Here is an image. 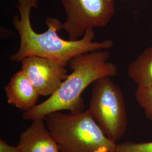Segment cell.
<instances>
[{
	"instance_id": "10",
	"label": "cell",
	"mask_w": 152,
	"mask_h": 152,
	"mask_svg": "<svg viewBox=\"0 0 152 152\" xmlns=\"http://www.w3.org/2000/svg\"><path fill=\"white\" fill-rule=\"evenodd\" d=\"M135 99L144 109V113L152 124V89L137 86L135 91Z\"/></svg>"
},
{
	"instance_id": "13",
	"label": "cell",
	"mask_w": 152,
	"mask_h": 152,
	"mask_svg": "<svg viewBox=\"0 0 152 152\" xmlns=\"http://www.w3.org/2000/svg\"></svg>"
},
{
	"instance_id": "2",
	"label": "cell",
	"mask_w": 152,
	"mask_h": 152,
	"mask_svg": "<svg viewBox=\"0 0 152 152\" xmlns=\"http://www.w3.org/2000/svg\"><path fill=\"white\" fill-rule=\"evenodd\" d=\"M109 57L108 50H100L72 58L68 63L72 73L60 87L44 102L24 112L23 118L34 121L45 119L48 114L58 111H83L85 103L81 95L84 90L98 79L113 77L118 73L117 66L109 61Z\"/></svg>"
},
{
	"instance_id": "3",
	"label": "cell",
	"mask_w": 152,
	"mask_h": 152,
	"mask_svg": "<svg viewBox=\"0 0 152 152\" xmlns=\"http://www.w3.org/2000/svg\"><path fill=\"white\" fill-rule=\"evenodd\" d=\"M44 120L61 152H115L117 143L105 135L87 110L55 112Z\"/></svg>"
},
{
	"instance_id": "11",
	"label": "cell",
	"mask_w": 152,
	"mask_h": 152,
	"mask_svg": "<svg viewBox=\"0 0 152 152\" xmlns=\"http://www.w3.org/2000/svg\"><path fill=\"white\" fill-rule=\"evenodd\" d=\"M115 152H152V141L141 142L125 141L117 143Z\"/></svg>"
},
{
	"instance_id": "9",
	"label": "cell",
	"mask_w": 152,
	"mask_h": 152,
	"mask_svg": "<svg viewBox=\"0 0 152 152\" xmlns=\"http://www.w3.org/2000/svg\"><path fill=\"white\" fill-rule=\"evenodd\" d=\"M127 75L137 86L152 89V46L145 49L131 63Z\"/></svg>"
},
{
	"instance_id": "14",
	"label": "cell",
	"mask_w": 152,
	"mask_h": 152,
	"mask_svg": "<svg viewBox=\"0 0 152 152\" xmlns=\"http://www.w3.org/2000/svg\"><path fill=\"white\" fill-rule=\"evenodd\" d=\"M61 152V151H60V152Z\"/></svg>"
},
{
	"instance_id": "6",
	"label": "cell",
	"mask_w": 152,
	"mask_h": 152,
	"mask_svg": "<svg viewBox=\"0 0 152 152\" xmlns=\"http://www.w3.org/2000/svg\"><path fill=\"white\" fill-rule=\"evenodd\" d=\"M22 70L40 96H51L68 76L66 66L48 58L31 56L21 61Z\"/></svg>"
},
{
	"instance_id": "7",
	"label": "cell",
	"mask_w": 152,
	"mask_h": 152,
	"mask_svg": "<svg viewBox=\"0 0 152 152\" xmlns=\"http://www.w3.org/2000/svg\"><path fill=\"white\" fill-rule=\"evenodd\" d=\"M4 89L7 103L25 112L36 106L40 96L36 88L21 69L12 76Z\"/></svg>"
},
{
	"instance_id": "4",
	"label": "cell",
	"mask_w": 152,
	"mask_h": 152,
	"mask_svg": "<svg viewBox=\"0 0 152 152\" xmlns=\"http://www.w3.org/2000/svg\"><path fill=\"white\" fill-rule=\"evenodd\" d=\"M87 111L109 139L116 142L124 136L128 126L125 98L111 77L94 82Z\"/></svg>"
},
{
	"instance_id": "1",
	"label": "cell",
	"mask_w": 152,
	"mask_h": 152,
	"mask_svg": "<svg viewBox=\"0 0 152 152\" xmlns=\"http://www.w3.org/2000/svg\"><path fill=\"white\" fill-rule=\"evenodd\" d=\"M38 0H18L16 7L19 15H14L12 23L20 36V45L10 59L21 62L24 58L37 56L68 65L70 60L78 55L100 50H108L113 47L111 39L93 41L94 29H90L84 36L76 41L66 40L58 33L63 29L62 23L55 18L48 17L45 20L48 29L44 32L37 33L32 27L31 13L33 8L37 7Z\"/></svg>"
},
{
	"instance_id": "12",
	"label": "cell",
	"mask_w": 152,
	"mask_h": 152,
	"mask_svg": "<svg viewBox=\"0 0 152 152\" xmlns=\"http://www.w3.org/2000/svg\"><path fill=\"white\" fill-rule=\"evenodd\" d=\"M0 152H22L20 148L17 146L9 145L2 139L0 140Z\"/></svg>"
},
{
	"instance_id": "5",
	"label": "cell",
	"mask_w": 152,
	"mask_h": 152,
	"mask_svg": "<svg viewBox=\"0 0 152 152\" xmlns=\"http://www.w3.org/2000/svg\"><path fill=\"white\" fill-rule=\"evenodd\" d=\"M66 20L63 29L69 39L83 37L87 31L106 27L115 14L114 0H61Z\"/></svg>"
},
{
	"instance_id": "8",
	"label": "cell",
	"mask_w": 152,
	"mask_h": 152,
	"mask_svg": "<svg viewBox=\"0 0 152 152\" xmlns=\"http://www.w3.org/2000/svg\"><path fill=\"white\" fill-rule=\"evenodd\" d=\"M18 146L22 152L60 151L44 119L33 121L32 125L20 135Z\"/></svg>"
}]
</instances>
